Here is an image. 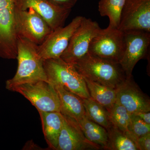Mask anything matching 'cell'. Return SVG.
I'll return each instance as SVG.
<instances>
[{
    "mask_svg": "<svg viewBox=\"0 0 150 150\" xmlns=\"http://www.w3.org/2000/svg\"><path fill=\"white\" fill-rule=\"evenodd\" d=\"M14 0H0V58L16 59L17 40Z\"/></svg>",
    "mask_w": 150,
    "mask_h": 150,
    "instance_id": "6",
    "label": "cell"
},
{
    "mask_svg": "<svg viewBox=\"0 0 150 150\" xmlns=\"http://www.w3.org/2000/svg\"><path fill=\"white\" fill-rule=\"evenodd\" d=\"M100 29L96 21L83 17L79 26L71 38L69 46L60 58L70 64H74L88 54L92 40Z\"/></svg>",
    "mask_w": 150,
    "mask_h": 150,
    "instance_id": "9",
    "label": "cell"
},
{
    "mask_svg": "<svg viewBox=\"0 0 150 150\" xmlns=\"http://www.w3.org/2000/svg\"><path fill=\"white\" fill-rule=\"evenodd\" d=\"M107 111L112 126L125 134L128 132L131 113L117 101Z\"/></svg>",
    "mask_w": 150,
    "mask_h": 150,
    "instance_id": "22",
    "label": "cell"
},
{
    "mask_svg": "<svg viewBox=\"0 0 150 150\" xmlns=\"http://www.w3.org/2000/svg\"><path fill=\"white\" fill-rule=\"evenodd\" d=\"M73 66L83 77L113 88H116L126 78L119 63L88 53Z\"/></svg>",
    "mask_w": 150,
    "mask_h": 150,
    "instance_id": "2",
    "label": "cell"
},
{
    "mask_svg": "<svg viewBox=\"0 0 150 150\" xmlns=\"http://www.w3.org/2000/svg\"><path fill=\"white\" fill-rule=\"evenodd\" d=\"M132 114L137 115L147 124H150V112H140Z\"/></svg>",
    "mask_w": 150,
    "mask_h": 150,
    "instance_id": "26",
    "label": "cell"
},
{
    "mask_svg": "<svg viewBox=\"0 0 150 150\" xmlns=\"http://www.w3.org/2000/svg\"><path fill=\"white\" fill-rule=\"evenodd\" d=\"M15 20L18 37L38 46L52 31L46 21L32 8L20 10L16 8Z\"/></svg>",
    "mask_w": 150,
    "mask_h": 150,
    "instance_id": "8",
    "label": "cell"
},
{
    "mask_svg": "<svg viewBox=\"0 0 150 150\" xmlns=\"http://www.w3.org/2000/svg\"><path fill=\"white\" fill-rule=\"evenodd\" d=\"M116 100L131 113L150 112L149 98L131 79L126 78L116 88Z\"/></svg>",
    "mask_w": 150,
    "mask_h": 150,
    "instance_id": "14",
    "label": "cell"
},
{
    "mask_svg": "<svg viewBox=\"0 0 150 150\" xmlns=\"http://www.w3.org/2000/svg\"><path fill=\"white\" fill-rule=\"evenodd\" d=\"M63 115V114H62ZM63 125L56 150H99V146L87 139L77 121L63 115Z\"/></svg>",
    "mask_w": 150,
    "mask_h": 150,
    "instance_id": "13",
    "label": "cell"
},
{
    "mask_svg": "<svg viewBox=\"0 0 150 150\" xmlns=\"http://www.w3.org/2000/svg\"><path fill=\"white\" fill-rule=\"evenodd\" d=\"M48 82L60 86L82 98H90L84 79L73 65L61 58L43 61Z\"/></svg>",
    "mask_w": 150,
    "mask_h": 150,
    "instance_id": "3",
    "label": "cell"
},
{
    "mask_svg": "<svg viewBox=\"0 0 150 150\" xmlns=\"http://www.w3.org/2000/svg\"><path fill=\"white\" fill-rule=\"evenodd\" d=\"M16 8L20 10L32 8L48 23L52 30L63 27L71 9L61 7L48 0H14Z\"/></svg>",
    "mask_w": 150,
    "mask_h": 150,
    "instance_id": "12",
    "label": "cell"
},
{
    "mask_svg": "<svg viewBox=\"0 0 150 150\" xmlns=\"http://www.w3.org/2000/svg\"><path fill=\"white\" fill-rule=\"evenodd\" d=\"M135 144L139 150H150V132L138 138Z\"/></svg>",
    "mask_w": 150,
    "mask_h": 150,
    "instance_id": "24",
    "label": "cell"
},
{
    "mask_svg": "<svg viewBox=\"0 0 150 150\" xmlns=\"http://www.w3.org/2000/svg\"><path fill=\"white\" fill-rule=\"evenodd\" d=\"M38 46L24 38L18 37V67L13 78L6 81V88L10 91L15 86L36 81H47L43 61L38 54Z\"/></svg>",
    "mask_w": 150,
    "mask_h": 150,
    "instance_id": "1",
    "label": "cell"
},
{
    "mask_svg": "<svg viewBox=\"0 0 150 150\" xmlns=\"http://www.w3.org/2000/svg\"><path fill=\"white\" fill-rule=\"evenodd\" d=\"M60 100L63 115L79 121L85 115L83 98L60 86H54Z\"/></svg>",
    "mask_w": 150,
    "mask_h": 150,
    "instance_id": "15",
    "label": "cell"
},
{
    "mask_svg": "<svg viewBox=\"0 0 150 150\" xmlns=\"http://www.w3.org/2000/svg\"><path fill=\"white\" fill-rule=\"evenodd\" d=\"M77 122L87 139L101 149L108 150V133L106 129L90 120L86 115Z\"/></svg>",
    "mask_w": 150,
    "mask_h": 150,
    "instance_id": "18",
    "label": "cell"
},
{
    "mask_svg": "<svg viewBox=\"0 0 150 150\" xmlns=\"http://www.w3.org/2000/svg\"><path fill=\"white\" fill-rule=\"evenodd\" d=\"M52 4L64 8L72 9L78 0H48Z\"/></svg>",
    "mask_w": 150,
    "mask_h": 150,
    "instance_id": "25",
    "label": "cell"
},
{
    "mask_svg": "<svg viewBox=\"0 0 150 150\" xmlns=\"http://www.w3.org/2000/svg\"><path fill=\"white\" fill-rule=\"evenodd\" d=\"M83 18L76 17L67 26L52 30L43 43L38 46V54L43 61L61 57L69 46L71 38L79 26Z\"/></svg>",
    "mask_w": 150,
    "mask_h": 150,
    "instance_id": "10",
    "label": "cell"
},
{
    "mask_svg": "<svg viewBox=\"0 0 150 150\" xmlns=\"http://www.w3.org/2000/svg\"><path fill=\"white\" fill-rule=\"evenodd\" d=\"M118 29L150 32V0H126Z\"/></svg>",
    "mask_w": 150,
    "mask_h": 150,
    "instance_id": "11",
    "label": "cell"
},
{
    "mask_svg": "<svg viewBox=\"0 0 150 150\" xmlns=\"http://www.w3.org/2000/svg\"><path fill=\"white\" fill-rule=\"evenodd\" d=\"M43 134L49 148L56 150L63 122V116L59 112H38Z\"/></svg>",
    "mask_w": 150,
    "mask_h": 150,
    "instance_id": "16",
    "label": "cell"
},
{
    "mask_svg": "<svg viewBox=\"0 0 150 150\" xmlns=\"http://www.w3.org/2000/svg\"><path fill=\"white\" fill-rule=\"evenodd\" d=\"M125 2L126 0H100L98 11L101 16L109 18L108 27L118 28Z\"/></svg>",
    "mask_w": 150,
    "mask_h": 150,
    "instance_id": "20",
    "label": "cell"
},
{
    "mask_svg": "<svg viewBox=\"0 0 150 150\" xmlns=\"http://www.w3.org/2000/svg\"><path fill=\"white\" fill-rule=\"evenodd\" d=\"M86 116L107 131L112 126L107 110L91 98H83Z\"/></svg>",
    "mask_w": 150,
    "mask_h": 150,
    "instance_id": "19",
    "label": "cell"
},
{
    "mask_svg": "<svg viewBox=\"0 0 150 150\" xmlns=\"http://www.w3.org/2000/svg\"><path fill=\"white\" fill-rule=\"evenodd\" d=\"M125 49L119 62L126 78H132L135 65L147 57L150 45V32L141 30L124 32Z\"/></svg>",
    "mask_w": 150,
    "mask_h": 150,
    "instance_id": "7",
    "label": "cell"
},
{
    "mask_svg": "<svg viewBox=\"0 0 150 150\" xmlns=\"http://www.w3.org/2000/svg\"><path fill=\"white\" fill-rule=\"evenodd\" d=\"M107 131L108 150H139L134 141L116 127L112 126Z\"/></svg>",
    "mask_w": 150,
    "mask_h": 150,
    "instance_id": "21",
    "label": "cell"
},
{
    "mask_svg": "<svg viewBox=\"0 0 150 150\" xmlns=\"http://www.w3.org/2000/svg\"><path fill=\"white\" fill-rule=\"evenodd\" d=\"M150 132V124H147L141 118L131 113L128 131L125 133L135 143L139 137Z\"/></svg>",
    "mask_w": 150,
    "mask_h": 150,
    "instance_id": "23",
    "label": "cell"
},
{
    "mask_svg": "<svg viewBox=\"0 0 150 150\" xmlns=\"http://www.w3.org/2000/svg\"><path fill=\"white\" fill-rule=\"evenodd\" d=\"M125 49L124 32L118 28L108 27L100 29L93 38L88 54L119 63Z\"/></svg>",
    "mask_w": 150,
    "mask_h": 150,
    "instance_id": "5",
    "label": "cell"
},
{
    "mask_svg": "<svg viewBox=\"0 0 150 150\" xmlns=\"http://www.w3.org/2000/svg\"><path fill=\"white\" fill-rule=\"evenodd\" d=\"M90 96L107 110L116 100V89L83 78Z\"/></svg>",
    "mask_w": 150,
    "mask_h": 150,
    "instance_id": "17",
    "label": "cell"
},
{
    "mask_svg": "<svg viewBox=\"0 0 150 150\" xmlns=\"http://www.w3.org/2000/svg\"><path fill=\"white\" fill-rule=\"evenodd\" d=\"M10 91L20 93L38 112H61L59 96L54 85L40 80L15 86Z\"/></svg>",
    "mask_w": 150,
    "mask_h": 150,
    "instance_id": "4",
    "label": "cell"
}]
</instances>
